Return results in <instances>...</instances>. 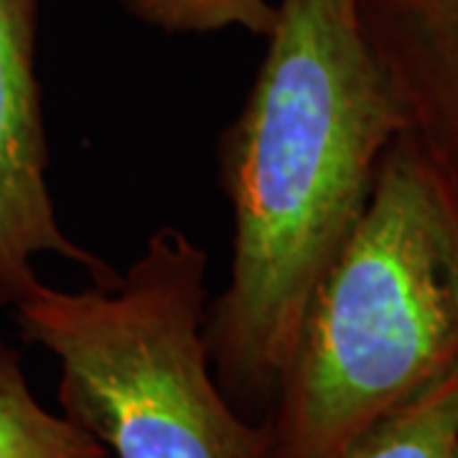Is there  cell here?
I'll use <instances>...</instances> for the list:
<instances>
[{
    "label": "cell",
    "instance_id": "1",
    "mask_svg": "<svg viewBox=\"0 0 458 458\" xmlns=\"http://www.w3.org/2000/svg\"><path fill=\"white\" fill-rule=\"evenodd\" d=\"M405 128L354 0H280L260 72L216 150L234 242L204 344L240 412L273 405L313 291Z\"/></svg>",
    "mask_w": 458,
    "mask_h": 458
},
{
    "label": "cell",
    "instance_id": "2",
    "mask_svg": "<svg viewBox=\"0 0 458 458\" xmlns=\"http://www.w3.org/2000/svg\"><path fill=\"white\" fill-rule=\"evenodd\" d=\"M458 369V176L405 128L306 306L262 420L265 458H339Z\"/></svg>",
    "mask_w": 458,
    "mask_h": 458
},
{
    "label": "cell",
    "instance_id": "3",
    "mask_svg": "<svg viewBox=\"0 0 458 458\" xmlns=\"http://www.w3.org/2000/svg\"><path fill=\"white\" fill-rule=\"evenodd\" d=\"M209 255L158 227L114 285L38 283L13 306L21 336L59 360V405L107 458H265L216 385L204 344Z\"/></svg>",
    "mask_w": 458,
    "mask_h": 458
},
{
    "label": "cell",
    "instance_id": "4",
    "mask_svg": "<svg viewBox=\"0 0 458 458\" xmlns=\"http://www.w3.org/2000/svg\"><path fill=\"white\" fill-rule=\"evenodd\" d=\"M38 0H0V311L41 280L33 260L56 255L114 285L120 273L66 237L49 191V140L36 77Z\"/></svg>",
    "mask_w": 458,
    "mask_h": 458
},
{
    "label": "cell",
    "instance_id": "5",
    "mask_svg": "<svg viewBox=\"0 0 458 458\" xmlns=\"http://www.w3.org/2000/svg\"><path fill=\"white\" fill-rule=\"evenodd\" d=\"M361 38L408 125L458 165V0H354Z\"/></svg>",
    "mask_w": 458,
    "mask_h": 458
},
{
    "label": "cell",
    "instance_id": "6",
    "mask_svg": "<svg viewBox=\"0 0 458 458\" xmlns=\"http://www.w3.org/2000/svg\"><path fill=\"white\" fill-rule=\"evenodd\" d=\"M0 458H107L77 423L36 403L21 354L5 342H0Z\"/></svg>",
    "mask_w": 458,
    "mask_h": 458
},
{
    "label": "cell",
    "instance_id": "7",
    "mask_svg": "<svg viewBox=\"0 0 458 458\" xmlns=\"http://www.w3.org/2000/svg\"><path fill=\"white\" fill-rule=\"evenodd\" d=\"M458 369L379 418L339 458H454Z\"/></svg>",
    "mask_w": 458,
    "mask_h": 458
},
{
    "label": "cell",
    "instance_id": "8",
    "mask_svg": "<svg viewBox=\"0 0 458 458\" xmlns=\"http://www.w3.org/2000/svg\"><path fill=\"white\" fill-rule=\"evenodd\" d=\"M120 5L140 23L165 33L242 29L267 38L278 16V5L270 0H120Z\"/></svg>",
    "mask_w": 458,
    "mask_h": 458
},
{
    "label": "cell",
    "instance_id": "9",
    "mask_svg": "<svg viewBox=\"0 0 458 458\" xmlns=\"http://www.w3.org/2000/svg\"><path fill=\"white\" fill-rule=\"evenodd\" d=\"M454 458H458V448H456V454H454Z\"/></svg>",
    "mask_w": 458,
    "mask_h": 458
},
{
    "label": "cell",
    "instance_id": "10",
    "mask_svg": "<svg viewBox=\"0 0 458 458\" xmlns=\"http://www.w3.org/2000/svg\"><path fill=\"white\" fill-rule=\"evenodd\" d=\"M454 171H456V176H458V165H456V168H454Z\"/></svg>",
    "mask_w": 458,
    "mask_h": 458
}]
</instances>
